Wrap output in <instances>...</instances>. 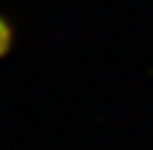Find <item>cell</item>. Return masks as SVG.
<instances>
[{"label":"cell","instance_id":"1","mask_svg":"<svg viewBox=\"0 0 153 150\" xmlns=\"http://www.w3.org/2000/svg\"><path fill=\"white\" fill-rule=\"evenodd\" d=\"M13 44V27L5 17H0V57H5Z\"/></svg>","mask_w":153,"mask_h":150}]
</instances>
